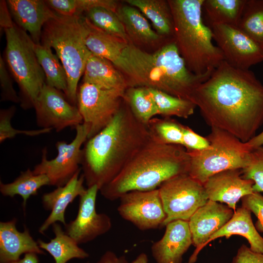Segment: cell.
Returning a JSON list of instances; mask_svg holds the SVG:
<instances>
[{
    "label": "cell",
    "instance_id": "obj_1",
    "mask_svg": "<svg viewBox=\"0 0 263 263\" xmlns=\"http://www.w3.org/2000/svg\"><path fill=\"white\" fill-rule=\"evenodd\" d=\"M191 101L209 126L244 143L263 125V84L251 71L224 60L196 89Z\"/></svg>",
    "mask_w": 263,
    "mask_h": 263
},
{
    "label": "cell",
    "instance_id": "obj_2",
    "mask_svg": "<svg viewBox=\"0 0 263 263\" xmlns=\"http://www.w3.org/2000/svg\"><path fill=\"white\" fill-rule=\"evenodd\" d=\"M147 125L133 115L123 98L109 124L82 149L81 169L88 188L100 190L111 182L150 140Z\"/></svg>",
    "mask_w": 263,
    "mask_h": 263
},
{
    "label": "cell",
    "instance_id": "obj_3",
    "mask_svg": "<svg viewBox=\"0 0 263 263\" xmlns=\"http://www.w3.org/2000/svg\"><path fill=\"white\" fill-rule=\"evenodd\" d=\"M117 68L123 73L128 87L156 89L190 101L196 89L212 74L200 75L192 73L174 40L152 53L142 50L130 41Z\"/></svg>",
    "mask_w": 263,
    "mask_h": 263
},
{
    "label": "cell",
    "instance_id": "obj_4",
    "mask_svg": "<svg viewBox=\"0 0 263 263\" xmlns=\"http://www.w3.org/2000/svg\"><path fill=\"white\" fill-rule=\"evenodd\" d=\"M190 160L183 146L162 144L150 137L121 172L99 191L105 199L114 201L130 191L157 189L165 181L188 173Z\"/></svg>",
    "mask_w": 263,
    "mask_h": 263
},
{
    "label": "cell",
    "instance_id": "obj_5",
    "mask_svg": "<svg viewBox=\"0 0 263 263\" xmlns=\"http://www.w3.org/2000/svg\"><path fill=\"white\" fill-rule=\"evenodd\" d=\"M204 0H168L172 13L173 40L188 68L197 75L211 74L224 60L212 42L211 29L202 18Z\"/></svg>",
    "mask_w": 263,
    "mask_h": 263
},
{
    "label": "cell",
    "instance_id": "obj_6",
    "mask_svg": "<svg viewBox=\"0 0 263 263\" xmlns=\"http://www.w3.org/2000/svg\"><path fill=\"white\" fill-rule=\"evenodd\" d=\"M89 31V20L82 15L67 16L56 13L42 29L40 43L56 51L67 74L66 96L74 105L79 80L92 54L86 44Z\"/></svg>",
    "mask_w": 263,
    "mask_h": 263
},
{
    "label": "cell",
    "instance_id": "obj_7",
    "mask_svg": "<svg viewBox=\"0 0 263 263\" xmlns=\"http://www.w3.org/2000/svg\"><path fill=\"white\" fill-rule=\"evenodd\" d=\"M4 31L6 62L19 87L21 106L24 109L34 108L46 83L45 74L35 52L34 42L28 34L15 23Z\"/></svg>",
    "mask_w": 263,
    "mask_h": 263
},
{
    "label": "cell",
    "instance_id": "obj_8",
    "mask_svg": "<svg viewBox=\"0 0 263 263\" xmlns=\"http://www.w3.org/2000/svg\"><path fill=\"white\" fill-rule=\"evenodd\" d=\"M209 149L188 151L190 160L188 174L203 185L218 172L231 169H243L252 150L246 143L230 133L215 127L206 137Z\"/></svg>",
    "mask_w": 263,
    "mask_h": 263
},
{
    "label": "cell",
    "instance_id": "obj_9",
    "mask_svg": "<svg viewBox=\"0 0 263 263\" xmlns=\"http://www.w3.org/2000/svg\"><path fill=\"white\" fill-rule=\"evenodd\" d=\"M158 188L166 215L164 226L176 220L188 221L208 201L203 185L188 173L175 176Z\"/></svg>",
    "mask_w": 263,
    "mask_h": 263
},
{
    "label": "cell",
    "instance_id": "obj_10",
    "mask_svg": "<svg viewBox=\"0 0 263 263\" xmlns=\"http://www.w3.org/2000/svg\"><path fill=\"white\" fill-rule=\"evenodd\" d=\"M124 93L121 90L82 83L77 92L76 104L83 123L89 130L88 139L99 132L112 121L121 106Z\"/></svg>",
    "mask_w": 263,
    "mask_h": 263
},
{
    "label": "cell",
    "instance_id": "obj_11",
    "mask_svg": "<svg viewBox=\"0 0 263 263\" xmlns=\"http://www.w3.org/2000/svg\"><path fill=\"white\" fill-rule=\"evenodd\" d=\"M75 129V136L71 142L59 141L56 143L57 154L55 158L47 159V149L44 148L40 162L33 170L35 174L46 175L49 179L50 186H64L81 169V146L88 139L89 130L84 123Z\"/></svg>",
    "mask_w": 263,
    "mask_h": 263
},
{
    "label": "cell",
    "instance_id": "obj_12",
    "mask_svg": "<svg viewBox=\"0 0 263 263\" xmlns=\"http://www.w3.org/2000/svg\"><path fill=\"white\" fill-rule=\"evenodd\" d=\"M210 27L213 39L229 65L246 70L263 61V48L237 26L217 24Z\"/></svg>",
    "mask_w": 263,
    "mask_h": 263
},
{
    "label": "cell",
    "instance_id": "obj_13",
    "mask_svg": "<svg viewBox=\"0 0 263 263\" xmlns=\"http://www.w3.org/2000/svg\"><path fill=\"white\" fill-rule=\"evenodd\" d=\"M119 199V214L140 230L164 226L166 215L158 188L130 191L122 195Z\"/></svg>",
    "mask_w": 263,
    "mask_h": 263
},
{
    "label": "cell",
    "instance_id": "obj_14",
    "mask_svg": "<svg viewBox=\"0 0 263 263\" xmlns=\"http://www.w3.org/2000/svg\"><path fill=\"white\" fill-rule=\"evenodd\" d=\"M34 108L37 124L41 129H52L59 132L68 127L75 128L83 123L77 107L68 102L61 91L46 83Z\"/></svg>",
    "mask_w": 263,
    "mask_h": 263
},
{
    "label": "cell",
    "instance_id": "obj_15",
    "mask_svg": "<svg viewBox=\"0 0 263 263\" xmlns=\"http://www.w3.org/2000/svg\"><path fill=\"white\" fill-rule=\"evenodd\" d=\"M98 187L88 188L79 197L77 214L75 218L66 224L65 232L79 244L91 242L108 232L112 224L110 217L96 210V200Z\"/></svg>",
    "mask_w": 263,
    "mask_h": 263
},
{
    "label": "cell",
    "instance_id": "obj_16",
    "mask_svg": "<svg viewBox=\"0 0 263 263\" xmlns=\"http://www.w3.org/2000/svg\"><path fill=\"white\" fill-rule=\"evenodd\" d=\"M234 212L227 206L209 200L195 212L188 222L192 244L196 249L188 263L196 262L199 252L207 245L210 237L232 218Z\"/></svg>",
    "mask_w": 263,
    "mask_h": 263
},
{
    "label": "cell",
    "instance_id": "obj_17",
    "mask_svg": "<svg viewBox=\"0 0 263 263\" xmlns=\"http://www.w3.org/2000/svg\"><path fill=\"white\" fill-rule=\"evenodd\" d=\"M242 174V169H231L209 177L203 184L208 200L225 203L235 211L240 199L254 192V182Z\"/></svg>",
    "mask_w": 263,
    "mask_h": 263
},
{
    "label": "cell",
    "instance_id": "obj_18",
    "mask_svg": "<svg viewBox=\"0 0 263 263\" xmlns=\"http://www.w3.org/2000/svg\"><path fill=\"white\" fill-rule=\"evenodd\" d=\"M6 2L14 23L29 33L35 44H40L45 24L56 13L41 0H8Z\"/></svg>",
    "mask_w": 263,
    "mask_h": 263
},
{
    "label": "cell",
    "instance_id": "obj_19",
    "mask_svg": "<svg viewBox=\"0 0 263 263\" xmlns=\"http://www.w3.org/2000/svg\"><path fill=\"white\" fill-rule=\"evenodd\" d=\"M164 235L151 247L157 263H182L183 256L192 244L188 221L176 220L168 224Z\"/></svg>",
    "mask_w": 263,
    "mask_h": 263
},
{
    "label": "cell",
    "instance_id": "obj_20",
    "mask_svg": "<svg viewBox=\"0 0 263 263\" xmlns=\"http://www.w3.org/2000/svg\"><path fill=\"white\" fill-rule=\"evenodd\" d=\"M81 170V167L64 186L57 187L53 191L44 193L42 196L43 207L46 210H51V213L38 228L40 234H44L51 225L57 222L61 223L64 226L66 225L65 213L67 207L87 189L83 185L85 179L82 173L80 174Z\"/></svg>",
    "mask_w": 263,
    "mask_h": 263
},
{
    "label": "cell",
    "instance_id": "obj_21",
    "mask_svg": "<svg viewBox=\"0 0 263 263\" xmlns=\"http://www.w3.org/2000/svg\"><path fill=\"white\" fill-rule=\"evenodd\" d=\"M17 222L14 218L0 222V263L16 262L23 254H45L31 235L28 228L25 226L23 232L17 229Z\"/></svg>",
    "mask_w": 263,
    "mask_h": 263
},
{
    "label": "cell",
    "instance_id": "obj_22",
    "mask_svg": "<svg viewBox=\"0 0 263 263\" xmlns=\"http://www.w3.org/2000/svg\"><path fill=\"white\" fill-rule=\"evenodd\" d=\"M83 82L106 89L125 92L128 88L124 75L109 60L93 54L89 57L83 75Z\"/></svg>",
    "mask_w": 263,
    "mask_h": 263
},
{
    "label": "cell",
    "instance_id": "obj_23",
    "mask_svg": "<svg viewBox=\"0 0 263 263\" xmlns=\"http://www.w3.org/2000/svg\"><path fill=\"white\" fill-rule=\"evenodd\" d=\"M251 213L242 206L236 208L232 218L210 237L207 244L218 238H228L232 235H239L246 239L252 250L263 253V238L254 225Z\"/></svg>",
    "mask_w": 263,
    "mask_h": 263
},
{
    "label": "cell",
    "instance_id": "obj_24",
    "mask_svg": "<svg viewBox=\"0 0 263 263\" xmlns=\"http://www.w3.org/2000/svg\"><path fill=\"white\" fill-rule=\"evenodd\" d=\"M123 23L130 41L150 44L160 39L161 36L151 27L142 13L130 5L118 6L115 11Z\"/></svg>",
    "mask_w": 263,
    "mask_h": 263
},
{
    "label": "cell",
    "instance_id": "obj_25",
    "mask_svg": "<svg viewBox=\"0 0 263 263\" xmlns=\"http://www.w3.org/2000/svg\"><path fill=\"white\" fill-rule=\"evenodd\" d=\"M89 23L90 31L86 39L88 49L92 54L109 60L118 68L122 52L129 42L97 28L89 20Z\"/></svg>",
    "mask_w": 263,
    "mask_h": 263
},
{
    "label": "cell",
    "instance_id": "obj_26",
    "mask_svg": "<svg viewBox=\"0 0 263 263\" xmlns=\"http://www.w3.org/2000/svg\"><path fill=\"white\" fill-rule=\"evenodd\" d=\"M52 226L55 237L48 243L40 239L38 240L37 243L41 249L53 257L55 263H67L73 259H84L89 257V254L78 246L59 224L56 223Z\"/></svg>",
    "mask_w": 263,
    "mask_h": 263
},
{
    "label": "cell",
    "instance_id": "obj_27",
    "mask_svg": "<svg viewBox=\"0 0 263 263\" xmlns=\"http://www.w3.org/2000/svg\"><path fill=\"white\" fill-rule=\"evenodd\" d=\"M124 1L138 9L148 18L159 36L170 37L173 39V20L168 0H126Z\"/></svg>",
    "mask_w": 263,
    "mask_h": 263
},
{
    "label": "cell",
    "instance_id": "obj_28",
    "mask_svg": "<svg viewBox=\"0 0 263 263\" xmlns=\"http://www.w3.org/2000/svg\"><path fill=\"white\" fill-rule=\"evenodd\" d=\"M246 0H204L202 9L210 27L226 24L237 26Z\"/></svg>",
    "mask_w": 263,
    "mask_h": 263
},
{
    "label": "cell",
    "instance_id": "obj_29",
    "mask_svg": "<svg viewBox=\"0 0 263 263\" xmlns=\"http://www.w3.org/2000/svg\"><path fill=\"white\" fill-rule=\"evenodd\" d=\"M50 186V181L45 174H35L30 169L20 172L12 182L5 184L0 182V192L4 196L11 198L18 195L23 199L22 207L25 208L27 200L36 195L38 190L44 186Z\"/></svg>",
    "mask_w": 263,
    "mask_h": 263
},
{
    "label": "cell",
    "instance_id": "obj_30",
    "mask_svg": "<svg viewBox=\"0 0 263 263\" xmlns=\"http://www.w3.org/2000/svg\"><path fill=\"white\" fill-rule=\"evenodd\" d=\"M34 50L46 77V83L66 94L67 92V76L59 58L53 53L52 48L40 44H34Z\"/></svg>",
    "mask_w": 263,
    "mask_h": 263
},
{
    "label": "cell",
    "instance_id": "obj_31",
    "mask_svg": "<svg viewBox=\"0 0 263 263\" xmlns=\"http://www.w3.org/2000/svg\"><path fill=\"white\" fill-rule=\"evenodd\" d=\"M123 98L134 116L147 126L150 121L158 114L156 104L147 88L128 87L125 92Z\"/></svg>",
    "mask_w": 263,
    "mask_h": 263
},
{
    "label": "cell",
    "instance_id": "obj_32",
    "mask_svg": "<svg viewBox=\"0 0 263 263\" xmlns=\"http://www.w3.org/2000/svg\"><path fill=\"white\" fill-rule=\"evenodd\" d=\"M147 89L156 104L158 115L164 117L176 116L186 119L193 114L196 106L192 101L158 90Z\"/></svg>",
    "mask_w": 263,
    "mask_h": 263
},
{
    "label": "cell",
    "instance_id": "obj_33",
    "mask_svg": "<svg viewBox=\"0 0 263 263\" xmlns=\"http://www.w3.org/2000/svg\"><path fill=\"white\" fill-rule=\"evenodd\" d=\"M237 27L263 48V0H246Z\"/></svg>",
    "mask_w": 263,
    "mask_h": 263
},
{
    "label": "cell",
    "instance_id": "obj_34",
    "mask_svg": "<svg viewBox=\"0 0 263 263\" xmlns=\"http://www.w3.org/2000/svg\"><path fill=\"white\" fill-rule=\"evenodd\" d=\"M184 126L170 117H153L150 121L148 128L154 140L165 144L182 146Z\"/></svg>",
    "mask_w": 263,
    "mask_h": 263
},
{
    "label": "cell",
    "instance_id": "obj_35",
    "mask_svg": "<svg viewBox=\"0 0 263 263\" xmlns=\"http://www.w3.org/2000/svg\"><path fill=\"white\" fill-rule=\"evenodd\" d=\"M48 5L56 13L67 16H82L96 7L116 11L117 2L113 0H47Z\"/></svg>",
    "mask_w": 263,
    "mask_h": 263
},
{
    "label": "cell",
    "instance_id": "obj_36",
    "mask_svg": "<svg viewBox=\"0 0 263 263\" xmlns=\"http://www.w3.org/2000/svg\"><path fill=\"white\" fill-rule=\"evenodd\" d=\"M87 18L97 28L130 42L124 26L116 12L102 7H94L86 13Z\"/></svg>",
    "mask_w": 263,
    "mask_h": 263
},
{
    "label": "cell",
    "instance_id": "obj_37",
    "mask_svg": "<svg viewBox=\"0 0 263 263\" xmlns=\"http://www.w3.org/2000/svg\"><path fill=\"white\" fill-rule=\"evenodd\" d=\"M242 171L243 178L254 182V192H263V146L250 151L247 165Z\"/></svg>",
    "mask_w": 263,
    "mask_h": 263
},
{
    "label": "cell",
    "instance_id": "obj_38",
    "mask_svg": "<svg viewBox=\"0 0 263 263\" xmlns=\"http://www.w3.org/2000/svg\"><path fill=\"white\" fill-rule=\"evenodd\" d=\"M16 107L13 105L0 111V143L8 139H12L19 134L34 136L50 132L52 129H40L34 130H19L13 128L11 119L16 112Z\"/></svg>",
    "mask_w": 263,
    "mask_h": 263
},
{
    "label": "cell",
    "instance_id": "obj_39",
    "mask_svg": "<svg viewBox=\"0 0 263 263\" xmlns=\"http://www.w3.org/2000/svg\"><path fill=\"white\" fill-rule=\"evenodd\" d=\"M0 101L20 103V98L14 89L12 79L6 67L5 61L0 56Z\"/></svg>",
    "mask_w": 263,
    "mask_h": 263
},
{
    "label": "cell",
    "instance_id": "obj_40",
    "mask_svg": "<svg viewBox=\"0 0 263 263\" xmlns=\"http://www.w3.org/2000/svg\"><path fill=\"white\" fill-rule=\"evenodd\" d=\"M242 206L257 217L255 227L258 232L263 233V195L260 192H254L243 197Z\"/></svg>",
    "mask_w": 263,
    "mask_h": 263
},
{
    "label": "cell",
    "instance_id": "obj_41",
    "mask_svg": "<svg viewBox=\"0 0 263 263\" xmlns=\"http://www.w3.org/2000/svg\"><path fill=\"white\" fill-rule=\"evenodd\" d=\"M182 146L188 151H202L209 149L210 144L206 137L200 135L189 127L184 125Z\"/></svg>",
    "mask_w": 263,
    "mask_h": 263
},
{
    "label": "cell",
    "instance_id": "obj_42",
    "mask_svg": "<svg viewBox=\"0 0 263 263\" xmlns=\"http://www.w3.org/2000/svg\"><path fill=\"white\" fill-rule=\"evenodd\" d=\"M232 263H263V253L254 252L243 244L238 249Z\"/></svg>",
    "mask_w": 263,
    "mask_h": 263
},
{
    "label": "cell",
    "instance_id": "obj_43",
    "mask_svg": "<svg viewBox=\"0 0 263 263\" xmlns=\"http://www.w3.org/2000/svg\"><path fill=\"white\" fill-rule=\"evenodd\" d=\"M14 24L9 10L6 1L0 0V29L4 30L12 27Z\"/></svg>",
    "mask_w": 263,
    "mask_h": 263
},
{
    "label": "cell",
    "instance_id": "obj_44",
    "mask_svg": "<svg viewBox=\"0 0 263 263\" xmlns=\"http://www.w3.org/2000/svg\"><path fill=\"white\" fill-rule=\"evenodd\" d=\"M96 263H130L125 256H118L111 251L105 252Z\"/></svg>",
    "mask_w": 263,
    "mask_h": 263
},
{
    "label": "cell",
    "instance_id": "obj_45",
    "mask_svg": "<svg viewBox=\"0 0 263 263\" xmlns=\"http://www.w3.org/2000/svg\"><path fill=\"white\" fill-rule=\"evenodd\" d=\"M248 147L251 150L263 146V131L258 135L245 142Z\"/></svg>",
    "mask_w": 263,
    "mask_h": 263
},
{
    "label": "cell",
    "instance_id": "obj_46",
    "mask_svg": "<svg viewBox=\"0 0 263 263\" xmlns=\"http://www.w3.org/2000/svg\"><path fill=\"white\" fill-rule=\"evenodd\" d=\"M38 255L34 253H27L22 258L12 263H39Z\"/></svg>",
    "mask_w": 263,
    "mask_h": 263
},
{
    "label": "cell",
    "instance_id": "obj_47",
    "mask_svg": "<svg viewBox=\"0 0 263 263\" xmlns=\"http://www.w3.org/2000/svg\"><path fill=\"white\" fill-rule=\"evenodd\" d=\"M148 257L145 253L139 254L136 258L130 263H148Z\"/></svg>",
    "mask_w": 263,
    "mask_h": 263
}]
</instances>
